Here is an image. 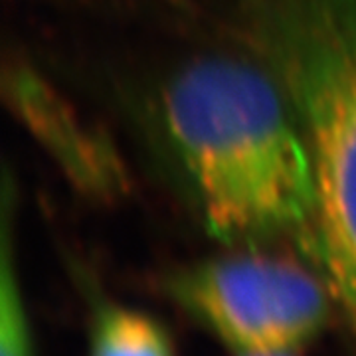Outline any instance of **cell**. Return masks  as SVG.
Wrapping results in <instances>:
<instances>
[{
    "label": "cell",
    "instance_id": "5",
    "mask_svg": "<svg viewBox=\"0 0 356 356\" xmlns=\"http://www.w3.org/2000/svg\"><path fill=\"white\" fill-rule=\"evenodd\" d=\"M2 261H0V356H34L30 321L16 266L14 218L16 191L13 178H4L2 192Z\"/></svg>",
    "mask_w": 356,
    "mask_h": 356
},
{
    "label": "cell",
    "instance_id": "6",
    "mask_svg": "<svg viewBox=\"0 0 356 356\" xmlns=\"http://www.w3.org/2000/svg\"><path fill=\"white\" fill-rule=\"evenodd\" d=\"M91 356H175L168 332L153 317L103 303L91 327Z\"/></svg>",
    "mask_w": 356,
    "mask_h": 356
},
{
    "label": "cell",
    "instance_id": "1",
    "mask_svg": "<svg viewBox=\"0 0 356 356\" xmlns=\"http://www.w3.org/2000/svg\"><path fill=\"white\" fill-rule=\"evenodd\" d=\"M161 123L206 229L255 245L303 238L315 170L303 127L275 76L254 56H200L161 91Z\"/></svg>",
    "mask_w": 356,
    "mask_h": 356
},
{
    "label": "cell",
    "instance_id": "3",
    "mask_svg": "<svg viewBox=\"0 0 356 356\" xmlns=\"http://www.w3.org/2000/svg\"><path fill=\"white\" fill-rule=\"evenodd\" d=\"M168 289L240 356L301 348L323 329L332 299L317 269L255 252L180 269Z\"/></svg>",
    "mask_w": 356,
    "mask_h": 356
},
{
    "label": "cell",
    "instance_id": "7",
    "mask_svg": "<svg viewBox=\"0 0 356 356\" xmlns=\"http://www.w3.org/2000/svg\"><path fill=\"white\" fill-rule=\"evenodd\" d=\"M254 356H291L289 353H281V355H254Z\"/></svg>",
    "mask_w": 356,
    "mask_h": 356
},
{
    "label": "cell",
    "instance_id": "2",
    "mask_svg": "<svg viewBox=\"0 0 356 356\" xmlns=\"http://www.w3.org/2000/svg\"><path fill=\"white\" fill-rule=\"evenodd\" d=\"M250 56L275 76L315 170L301 243L356 329V0H228Z\"/></svg>",
    "mask_w": 356,
    "mask_h": 356
},
{
    "label": "cell",
    "instance_id": "4",
    "mask_svg": "<svg viewBox=\"0 0 356 356\" xmlns=\"http://www.w3.org/2000/svg\"><path fill=\"white\" fill-rule=\"evenodd\" d=\"M14 99L26 123L36 131L81 188L97 194L121 188L123 177L111 149L81 127L79 119L65 109L64 102L58 99L46 83L32 74H18L14 77Z\"/></svg>",
    "mask_w": 356,
    "mask_h": 356
}]
</instances>
